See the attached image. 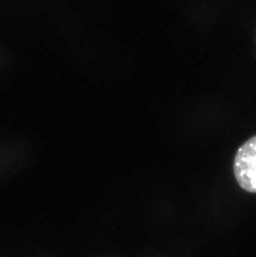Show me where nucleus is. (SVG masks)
Masks as SVG:
<instances>
[{
    "label": "nucleus",
    "instance_id": "1",
    "mask_svg": "<svg viewBox=\"0 0 256 257\" xmlns=\"http://www.w3.org/2000/svg\"><path fill=\"white\" fill-rule=\"evenodd\" d=\"M234 174L242 189L256 193V136L245 142L237 151Z\"/></svg>",
    "mask_w": 256,
    "mask_h": 257
}]
</instances>
